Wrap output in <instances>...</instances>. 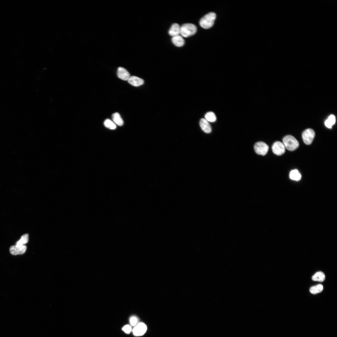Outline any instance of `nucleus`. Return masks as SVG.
Masks as SVG:
<instances>
[{
	"instance_id": "nucleus-1",
	"label": "nucleus",
	"mask_w": 337,
	"mask_h": 337,
	"mask_svg": "<svg viewBox=\"0 0 337 337\" xmlns=\"http://www.w3.org/2000/svg\"><path fill=\"white\" fill-rule=\"evenodd\" d=\"M216 17V14L213 12H210L206 15L200 21V26L205 29L211 28L214 25Z\"/></svg>"
},
{
	"instance_id": "nucleus-2",
	"label": "nucleus",
	"mask_w": 337,
	"mask_h": 337,
	"mask_svg": "<svg viewBox=\"0 0 337 337\" xmlns=\"http://www.w3.org/2000/svg\"><path fill=\"white\" fill-rule=\"evenodd\" d=\"M283 141L285 148L290 151L296 150L299 146L298 141L294 137L291 135L284 137Z\"/></svg>"
},
{
	"instance_id": "nucleus-3",
	"label": "nucleus",
	"mask_w": 337,
	"mask_h": 337,
	"mask_svg": "<svg viewBox=\"0 0 337 337\" xmlns=\"http://www.w3.org/2000/svg\"><path fill=\"white\" fill-rule=\"evenodd\" d=\"M197 30V27L194 25L185 24L181 26L180 35L182 37L188 38L194 35Z\"/></svg>"
},
{
	"instance_id": "nucleus-4",
	"label": "nucleus",
	"mask_w": 337,
	"mask_h": 337,
	"mask_svg": "<svg viewBox=\"0 0 337 337\" xmlns=\"http://www.w3.org/2000/svg\"><path fill=\"white\" fill-rule=\"evenodd\" d=\"M315 135V132L311 129L305 130L302 133V138L304 143L307 145H310Z\"/></svg>"
},
{
	"instance_id": "nucleus-5",
	"label": "nucleus",
	"mask_w": 337,
	"mask_h": 337,
	"mask_svg": "<svg viewBox=\"0 0 337 337\" xmlns=\"http://www.w3.org/2000/svg\"><path fill=\"white\" fill-rule=\"evenodd\" d=\"M254 149L257 154L264 156L268 153L269 150V147L264 142H259L255 144L254 146Z\"/></svg>"
},
{
	"instance_id": "nucleus-6",
	"label": "nucleus",
	"mask_w": 337,
	"mask_h": 337,
	"mask_svg": "<svg viewBox=\"0 0 337 337\" xmlns=\"http://www.w3.org/2000/svg\"><path fill=\"white\" fill-rule=\"evenodd\" d=\"M273 153L278 156L283 154L285 152V147L283 143L280 142H276L273 145L272 147Z\"/></svg>"
},
{
	"instance_id": "nucleus-7",
	"label": "nucleus",
	"mask_w": 337,
	"mask_h": 337,
	"mask_svg": "<svg viewBox=\"0 0 337 337\" xmlns=\"http://www.w3.org/2000/svg\"><path fill=\"white\" fill-rule=\"evenodd\" d=\"M147 329L146 325L144 323L141 322L138 324L134 327L133 330V332L135 336H142L146 333Z\"/></svg>"
},
{
	"instance_id": "nucleus-8",
	"label": "nucleus",
	"mask_w": 337,
	"mask_h": 337,
	"mask_svg": "<svg viewBox=\"0 0 337 337\" xmlns=\"http://www.w3.org/2000/svg\"><path fill=\"white\" fill-rule=\"evenodd\" d=\"M27 247L26 246H12L10 248V252L13 255H18L24 254L27 250Z\"/></svg>"
},
{
	"instance_id": "nucleus-9",
	"label": "nucleus",
	"mask_w": 337,
	"mask_h": 337,
	"mask_svg": "<svg viewBox=\"0 0 337 337\" xmlns=\"http://www.w3.org/2000/svg\"><path fill=\"white\" fill-rule=\"evenodd\" d=\"M117 74L119 78L125 81L128 80L130 77V74L128 71L121 67L118 68Z\"/></svg>"
},
{
	"instance_id": "nucleus-10",
	"label": "nucleus",
	"mask_w": 337,
	"mask_h": 337,
	"mask_svg": "<svg viewBox=\"0 0 337 337\" xmlns=\"http://www.w3.org/2000/svg\"><path fill=\"white\" fill-rule=\"evenodd\" d=\"M202 130L205 133H209L212 131L211 126L209 123L204 119H202L199 123Z\"/></svg>"
},
{
	"instance_id": "nucleus-11",
	"label": "nucleus",
	"mask_w": 337,
	"mask_h": 337,
	"mask_svg": "<svg viewBox=\"0 0 337 337\" xmlns=\"http://www.w3.org/2000/svg\"><path fill=\"white\" fill-rule=\"evenodd\" d=\"M181 26L177 24H174L171 27L169 31V35L172 37L180 35V34Z\"/></svg>"
},
{
	"instance_id": "nucleus-12",
	"label": "nucleus",
	"mask_w": 337,
	"mask_h": 337,
	"mask_svg": "<svg viewBox=\"0 0 337 337\" xmlns=\"http://www.w3.org/2000/svg\"><path fill=\"white\" fill-rule=\"evenodd\" d=\"M128 81L129 83L135 87L140 86L144 83L143 79L135 76L130 77Z\"/></svg>"
},
{
	"instance_id": "nucleus-13",
	"label": "nucleus",
	"mask_w": 337,
	"mask_h": 337,
	"mask_svg": "<svg viewBox=\"0 0 337 337\" xmlns=\"http://www.w3.org/2000/svg\"><path fill=\"white\" fill-rule=\"evenodd\" d=\"M172 41L175 45L179 47L183 46L185 44L184 40L180 35L172 37Z\"/></svg>"
},
{
	"instance_id": "nucleus-14",
	"label": "nucleus",
	"mask_w": 337,
	"mask_h": 337,
	"mask_svg": "<svg viewBox=\"0 0 337 337\" xmlns=\"http://www.w3.org/2000/svg\"><path fill=\"white\" fill-rule=\"evenodd\" d=\"M112 118L114 122L118 126H121L123 125L124 121L119 114L118 112L112 115Z\"/></svg>"
},
{
	"instance_id": "nucleus-15",
	"label": "nucleus",
	"mask_w": 337,
	"mask_h": 337,
	"mask_svg": "<svg viewBox=\"0 0 337 337\" xmlns=\"http://www.w3.org/2000/svg\"><path fill=\"white\" fill-rule=\"evenodd\" d=\"M313 281L323 282L325 279V275L324 273L321 272H319L316 273L312 277Z\"/></svg>"
},
{
	"instance_id": "nucleus-16",
	"label": "nucleus",
	"mask_w": 337,
	"mask_h": 337,
	"mask_svg": "<svg viewBox=\"0 0 337 337\" xmlns=\"http://www.w3.org/2000/svg\"><path fill=\"white\" fill-rule=\"evenodd\" d=\"M335 118L333 115L330 116L328 119L325 121V126L328 128L330 129L332 126L335 124Z\"/></svg>"
},
{
	"instance_id": "nucleus-17",
	"label": "nucleus",
	"mask_w": 337,
	"mask_h": 337,
	"mask_svg": "<svg viewBox=\"0 0 337 337\" xmlns=\"http://www.w3.org/2000/svg\"><path fill=\"white\" fill-rule=\"evenodd\" d=\"M290 178L292 180L298 181L301 178V174L297 170L292 171L290 174Z\"/></svg>"
},
{
	"instance_id": "nucleus-18",
	"label": "nucleus",
	"mask_w": 337,
	"mask_h": 337,
	"mask_svg": "<svg viewBox=\"0 0 337 337\" xmlns=\"http://www.w3.org/2000/svg\"><path fill=\"white\" fill-rule=\"evenodd\" d=\"M323 289V286L321 284H319L311 287L310 289V291L311 293L315 294L321 292Z\"/></svg>"
},
{
	"instance_id": "nucleus-19",
	"label": "nucleus",
	"mask_w": 337,
	"mask_h": 337,
	"mask_svg": "<svg viewBox=\"0 0 337 337\" xmlns=\"http://www.w3.org/2000/svg\"><path fill=\"white\" fill-rule=\"evenodd\" d=\"M29 240V235L25 234L21 236V239L17 242L16 246H24L28 243Z\"/></svg>"
},
{
	"instance_id": "nucleus-20",
	"label": "nucleus",
	"mask_w": 337,
	"mask_h": 337,
	"mask_svg": "<svg viewBox=\"0 0 337 337\" xmlns=\"http://www.w3.org/2000/svg\"><path fill=\"white\" fill-rule=\"evenodd\" d=\"M205 119L208 122L213 123L216 120V117L215 114L212 112H209L205 115Z\"/></svg>"
},
{
	"instance_id": "nucleus-21",
	"label": "nucleus",
	"mask_w": 337,
	"mask_h": 337,
	"mask_svg": "<svg viewBox=\"0 0 337 337\" xmlns=\"http://www.w3.org/2000/svg\"><path fill=\"white\" fill-rule=\"evenodd\" d=\"M104 124L105 127L110 129L114 130L116 128V126L115 124L110 119H106Z\"/></svg>"
},
{
	"instance_id": "nucleus-22",
	"label": "nucleus",
	"mask_w": 337,
	"mask_h": 337,
	"mask_svg": "<svg viewBox=\"0 0 337 337\" xmlns=\"http://www.w3.org/2000/svg\"><path fill=\"white\" fill-rule=\"evenodd\" d=\"M127 334H129L132 330V328L131 326L129 325H126L124 326L122 329Z\"/></svg>"
},
{
	"instance_id": "nucleus-23",
	"label": "nucleus",
	"mask_w": 337,
	"mask_h": 337,
	"mask_svg": "<svg viewBox=\"0 0 337 337\" xmlns=\"http://www.w3.org/2000/svg\"><path fill=\"white\" fill-rule=\"evenodd\" d=\"M138 322V318L135 316L131 317L130 320V323L132 326L136 325Z\"/></svg>"
}]
</instances>
